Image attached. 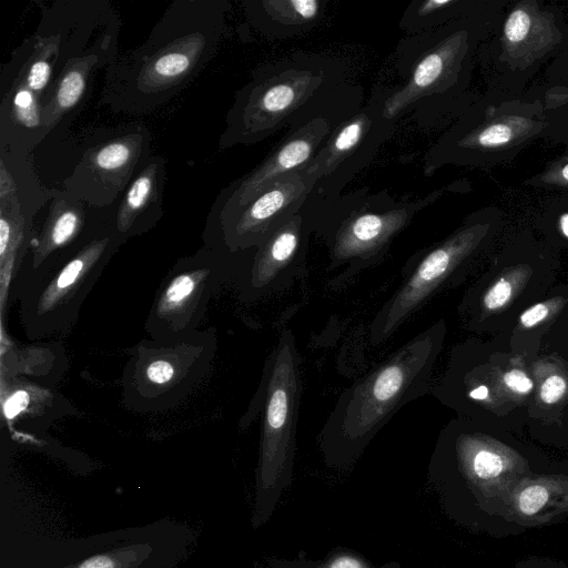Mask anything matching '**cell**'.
Segmentation results:
<instances>
[{
  "mask_svg": "<svg viewBox=\"0 0 568 568\" xmlns=\"http://www.w3.org/2000/svg\"><path fill=\"white\" fill-rule=\"evenodd\" d=\"M507 517L520 525H544L568 514V476L530 474L520 479L501 500Z\"/></svg>",
  "mask_w": 568,
  "mask_h": 568,
  "instance_id": "obj_21",
  "label": "cell"
},
{
  "mask_svg": "<svg viewBox=\"0 0 568 568\" xmlns=\"http://www.w3.org/2000/svg\"><path fill=\"white\" fill-rule=\"evenodd\" d=\"M33 219L0 209V280L1 307L14 270L34 237Z\"/></svg>",
  "mask_w": 568,
  "mask_h": 568,
  "instance_id": "obj_27",
  "label": "cell"
},
{
  "mask_svg": "<svg viewBox=\"0 0 568 568\" xmlns=\"http://www.w3.org/2000/svg\"><path fill=\"white\" fill-rule=\"evenodd\" d=\"M121 245L110 225L89 239L44 285L37 288L33 306L37 324L51 328L72 320L73 307L81 304L99 273Z\"/></svg>",
  "mask_w": 568,
  "mask_h": 568,
  "instance_id": "obj_12",
  "label": "cell"
},
{
  "mask_svg": "<svg viewBox=\"0 0 568 568\" xmlns=\"http://www.w3.org/2000/svg\"><path fill=\"white\" fill-rule=\"evenodd\" d=\"M531 28V18L524 9L513 10L504 26V36L509 43L524 41Z\"/></svg>",
  "mask_w": 568,
  "mask_h": 568,
  "instance_id": "obj_33",
  "label": "cell"
},
{
  "mask_svg": "<svg viewBox=\"0 0 568 568\" xmlns=\"http://www.w3.org/2000/svg\"><path fill=\"white\" fill-rule=\"evenodd\" d=\"M455 3L456 1L450 0H426L416 8V16L418 18H426Z\"/></svg>",
  "mask_w": 568,
  "mask_h": 568,
  "instance_id": "obj_36",
  "label": "cell"
},
{
  "mask_svg": "<svg viewBox=\"0 0 568 568\" xmlns=\"http://www.w3.org/2000/svg\"><path fill=\"white\" fill-rule=\"evenodd\" d=\"M146 545H134L91 556L72 568H136L148 557Z\"/></svg>",
  "mask_w": 568,
  "mask_h": 568,
  "instance_id": "obj_30",
  "label": "cell"
},
{
  "mask_svg": "<svg viewBox=\"0 0 568 568\" xmlns=\"http://www.w3.org/2000/svg\"><path fill=\"white\" fill-rule=\"evenodd\" d=\"M144 376L155 386H165L175 377V367L168 358H155L146 364Z\"/></svg>",
  "mask_w": 568,
  "mask_h": 568,
  "instance_id": "obj_34",
  "label": "cell"
},
{
  "mask_svg": "<svg viewBox=\"0 0 568 568\" xmlns=\"http://www.w3.org/2000/svg\"><path fill=\"white\" fill-rule=\"evenodd\" d=\"M311 231L298 212L255 247L247 288L256 295L278 292L304 274Z\"/></svg>",
  "mask_w": 568,
  "mask_h": 568,
  "instance_id": "obj_16",
  "label": "cell"
},
{
  "mask_svg": "<svg viewBox=\"0 0 568 568\" xmlns=\"http://www.w3.org/2000/svg\"><path fill=\"white\" fill-rule=\"evenodd\" d=\"M151 143L150 130L139 122L94 133L62 190L89 206L112 205L152 155Z\"/></svg>",
  "mask_w": 568,
  "mask_h": 568,
  "instance_id": "obj_8",
  "label": "cell"
},
{
  "mask_svg": "<svg viewBox=\"0 0 568 568\" xmlns=\"http://www.w3.org/2000/svg\"><path fill=\"white\" fill-rule=\"evenodd\" d=\"M165 179L166 160L152 154L120 196L109 223L121 244L150 231L160 222L163 216Z\"/></svg>",
  "mask_w": 568,
  "mask_h": 568,
  "instance_id": "obj_18",
  "label": "cell"
},
{
  "mask_svg": "<svg viewBox=\"0 0 568 568\" xmlns=\"http://www.w3.org/2000/svg\"><path fill=\"white\" fill-rule=\"evenodd\" d=\"M327 121L316 118L298 128L252 172L222 190L212 211H231L242 207L267 189L275 180L301 170L315 156L317 148L329 134Z\"/></svg>",
  "mask_w": 568,
  "mask_h": 568,
  "instance_id": "obj_13",
  "label": "cell"
},
{
  "mask_svg": "<svg viewBox=\"0 0 568 568\" xmlns=\"http://www.w3.org/2000/svg\"><path fill=\"white\" fill-rule=\"evenodd\" d=\"M118 53V40L103 41L65 62L41 100L42 118L51 132L87 95L93 74Z\"/></svg>",
  "mask_w": 568,
  "mask_h": 568,
  "instance_id": "obj_19",
  "label": "cell"
},
{
  "mask_svg": "<svg viewBox=\"0 0 568 568\" xmlns=\"http://www.w3.org/2000/svg\"><path fill=\"white\" fill-rule=\"evenodd\" d=\"M528 363L535 393L526 429L539 442L568 445V348L541 352Z\"/></svg>",
  "mask_w": 568,
  "mask_h": 568,
  "instance_id": "obj_15",
  "label": "cell"
},
{
  "mask_svg": "<svg viewBox=\"0 0 568 568\" xmlns=\"http://www.w3.org/2000/svg\"><path fill=\"white\" fill-rule=\"evenodd\" d=\"M471 420L454 418L439 432L428 464V480L443 505L467 493L478 504L503 500L532 474L528 458L506 435Z\"/></svg>",
  "mask_w": 568,
  "mask_h": 568,
  "instance_id": "obj_5",
  "label": "cell"
},
{
  "mask_svg": "<svg viewBox=\"0 0 568 568\" xmlns=\"http://www.w3.org/2000/svg\"><path fill=\"white\" fill-rule=\"evenodd\" d=\"M515 136L516 131L513 125L506 122H496L473 135L465 144L481 149H498L510 143Z\"/></svg>",
  "mask_w": 568,
  "mask_h": 568,
  "instance_id": "obj_31",
  "label": "cell"
},
{
  "mask_svg": "<svg viewBox=\"0 0 568 568\" xmlns=\"http://www.w3.org/2000/svg\"><path fill=\"white\" fill-rule=\"evenodd\" d=\"M496 230L495 220L471 222L412 256L403 267L402 284L371 322L369 342L385 343L432 297L464 282L488 253Z\"/></svg>",
  "mask_w": 568,
  "mask_h": 568,
  "instance_id": "obj_7",
  "label": "cell"
},
{
  "mask_svg": "<svg viewBox=\"0 0 568 568\" xmlns=\"http://www.w3.org/2000/svg\"><path fill=\"white\" fill-rule=\"evenodd\" d=\"M559 268L556 251L546 243L524 235L505 243L463 294L460 325L478 336L505 332L558 283Z\"/></svg>",
  "mask_w": 568,
  "mask_h": 568,
  "instance_id": "obj_4",
  "label": "cell"
},
{
  "mask_svg": "<svg viewBox=\"0 0 568 568\" xmlns=\"http://www.w3.org/2000/svg\"><path fill=\"white\" fill-rule=\"evenodd\" d=\"M462 58V36L442 41L415 65L406 84L386 99L382 115L392 119L419 98L438 91Z\"/></svg>",
  "mask_w": 568,
  "mask_h": 568,
  "instance_id": "obj_22",
  "label": "cell"
},
{
  "mask_svg": "<svg viewBox=\"0 0 568 568\" xmlns=\"http://www.w3.org/2000/svg\"><path fill=\"white\" fill-rule=\"evenodd\" d=\"M55 193L40 183L29 155L0 149L1 210L33 219Z\"/></svg>",
  "mask_w": 568,
  "mask_h": 568,
  "instance_id": "obj_25",
  "label": "cell"
},
{
  "mask_svg": "<svg viewBox=\"0 0 568 568\" xmlns=\"http://www.w3.org/2000/svg\"><path fill=\"white\" fill-rule=\"evenodd\" d=\"M84 203L64 190L49 202V211L40 233L31 242V267L40 271L53 262L57 253L62 252L79 240L85 226Z\"/></svg>",
  "mask_w": 568,
  "mask_h": 568,
  "instance_id": "obj_23",
  "label": "cell"
},
{
  "mask_svg": "<svg viewBox=\"0 0 568 568\" xmlns=\"http://www.w3.org/2000/svg\"><path fill=\"white\" fill-rule=\"evenodd\" d=\"M429 393L458 418L507 433L526 429L535 393L528 361L494 337L455 344Z\"/></svg>",
  "mask_w": 568,
  "mask_h": 568,
  "instance_id": "obj_3",
  "label": "cell"
},
{
  "mask_svg": "<svg viewBox=\"0 0 568 568\" xmlns=\"http://www.w3.org/2000/svg\"><path fill=\"white\" fill-rule=\"evenodd\" d=\"M322 81L321 75L306 70H290L266 78L257 75L236 93L220 136V149L263 139L302 105Z\"/></svg>",
  "mask_w": 568,
  "mask_h": 568,
  "instance_id": "obj_10",
  "label": "cell"
},
{
  "mask_svg": "<svg viewBox=\"0 0 568 568\" xmlns=\"http://www.w3.org/2000/svg\"><path fill=\"white\" fill-rule=\"evenodd\" d=\"M304 169L275 180L246 205L231 211H210L204 237L212 248L242 252L257 247L300 212L315 185Z\"/></svg>",
  "mask_w": 568,
  "mask_h": 568,
  "instance_id": "obj_9",
  "label": "cell"
},
{
  "mask_svg": "<svg viewBox=\"0 0 568 568\" xmlns=\"http://www.w3.org/2000/svg\"><path fill=\"white\" fill-rule=\"evenodd\" d=\"M225 0H175L139 47L116 53L105 68L99 105L146 114L204 70L225 30Z\"/></svg>",
  "mask_w": 568,
  "mask_h": 568,
  "instance_id": "obj_1",
  "label": "cell"
},
{
  "mask_svg": "<svg viewBox=\"0 0 568 568\" xmlns=\"http://www.w3.org/2000/svg\"><path fill=\"white\" fill-rule=\"evenodd\" d=\"M262 428L255 473L253 528L273 515L291 485L303 389L301 358L293 333H281L262 379Z\"/></svg>",
  "mask_w": 568,
  "mask_h": 568,
  "instance_id": "obj_6",
  "label": "cell"
},
{
  "mask_svg": "<svg viewBox=\"0 0 568 568\" xmlns=\"http://www.w3.org/2000/svg\"><path fill=\"white\" fill-rule=\"evenodd\" d=\"M372 125L369 115L362 112L337 128L316 152L313 160L303 169L307 176L317 182L331 174L339 164L356 151Z\"/></svg>",
  "mask_w": 568,
  "mask_h": 568,
  "instance_id": "obj_26",
  "label": "cell"
},
{
  "mask_svg": "<svg viewBox=\"0 0 568 568\" xmlns=\"http://www.w3.org/2000/svg\"><path fill=\"white\" fill-rule=\"evenodd\" d=\"M521 568H540V567L525 566V567H521Z\"/></svg>",
  "mask_w": 568,
  "mask_h": 568,
  "instance_id": "obj_37",
  "label": "cell"
},
{
  "mask_svg": "<svg viewBox=\"0 0 568 568\" xmlns=\"http://www.w3.org/2000/svg\"><path fill=\"white\" fill-rule=\"evenodd\" d=\"M37 31L60 38V60L54 77L65 62L82 55L97 44L118 40L120 22L104 0H62L41 9Z\"/></svg>",
  "mask_w": 568,
  "mask_h": 568,
  "instance_id": "obj_14",
  "label": "cell"
},
{
  "mask_svg": "<svg viewBox=\"0 0 568 568\" xmlns=\"http://www.w3.org/2000/svg\"><path fill=\"white\" fill-rule=\"evenodd\" d=\"M541 230L547 239L546 244L552 250L568 248V210H562L550 222H545Z\"/></svg>",
  "mask_w": 568,
  "mask_h": 568,
  "instance_id": "obj_32",
  "label": "cell"
},
{
  "mask_svg": "<svg viewBox=\"0 0 568 568\" xmlns=\"http://www.w3.org/2000/svg\"><path fill=\"white\" fill-rule=\"evenodd\" d=\"M446 335L440 318L339 394L317 437L327 467H352L403 406L429 392Z\"/></svg>",
  "mask_w": 568,
  "mask_h": 568,
  "instance_id": "obj_2",
  "label": "cell"
},
{
  "mask_svg": "<svg viewBox=\"0 0 568 568\" xmlns=\"http://www.w3.org/2000/svg\"><path fill=\"white\" fill-rule=\"evenodd\" d=\"M41 98L17 77L2 89L0 102V149L29 153L50 133L41 111Z\"/></svg>",
  "mask_w": 568,
  "mask_h": 568,
  "instance_id": "obj_20",
  "label": "cell"
},
{
  "mask_svg": "<svg viewBox=\"0 0 568 568\" xmlns=\"http://www.w3.org/2000/svg\"><path fill=\"white\" fill-rule=\"evenodd\" d=\"M268 568H403L397 562L373 565L367 558L348 548H336L323 559H311L304 551L294 558H272Z\"/></svg>",
  "mask_w": 568,
  "mask_h": 568,
  "instance_id": "obj_29",
  "label": "cell"
},
{
  "mask_svg": "<svg viewBox=\"0 0 568 568\" xmlns=\"http://www.w3.org/2000/svg\"><path fill=\"white\" fill-rule=\"evenodd\" d=\"M28 405V393L18 390L7 398L3 403V414L9 418H13L18 413L22 412Z\"/></svg>",
  "mask_w": 568,
  "mask_h": 568,
  "instance_id": "obj_35",
  "label": "cell"
},
{
  "mask_svg": "<svg viewBox=\"0 0 568 568\" xmlns=\"http://www.w3.org/2000/svg\"><path fill=\"white\" fill-rule=\"evenodd\" d=\"M222 250L212 248L181 262L183 268L174 274L161 292L155 306L158 318L176 324L195 310V304L204 295L213 275V264Z\"/></svg>",
  "mask_w": 568,
  "mask_h": 568,
  "instance_id": "obj_24",
  "label": "cell"
},
{
  "mask_svg": "<svg viewBox=\"0 0 568 568\" xmlns=\"http://www.w3.org/2000/svg\"><path fill=\"white\" fill-rule=\"evenodd\" d=\"M429 199L383 212H354L343 217L327 243L328 270L336 271L342 267V272L332 278V284H341L382 263L394 237L409 224L414 214Z\"/></svg>",
  "mask_w": 568,
  "mask_h": 568,
  "instance_id": "obj_11",
  "label": "cell"
},
{
  "mask_svg": "<svg viewBox=\"0 0 568 568\" xmlns=\"http://www.w3.org/2000/svg\"><path fill=\"white\" fill-rule=\"evenodd\" d=\"M246 6L250 14H262L280 26L306 27L318 18L322 3L318 0H263Z\"/></svg>",
  "mask_w": 568,
  "mask_h": 568,
  "instance_id": "obj_28",
  "label": "cell"
},
{
  "mask_svg": "<svg viewBox=\"0 0 568 568\" xmlns=\"http://www.w3.org/2000/svg\"><path fill=\"white\" fill-rule=\"evenodd\" d=\"M494 338L527 361L545 351L568 348V283H557Z\"/></svg>",
  "mask_w": 568,
  "mask_h": 568,
  "instance_id": "obj_17",
  "label": "cell"
}]
</instances>
